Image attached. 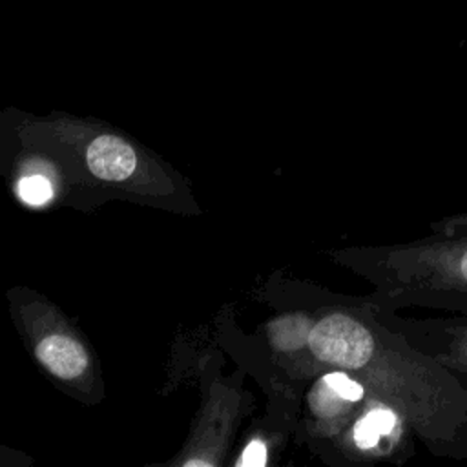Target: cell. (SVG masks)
Listing matches in <instances>:
<instances>
[{
  "label": "cell",
  "mask_w": 467,
  "mask_h": 467,
  "mask_svg": "<svg viewBox=\"0 0 467 467\" xmlns=\"http://www.w3.org/2000/svg\"><path fill=\"white\" fill-rule=\"evenodd\" d=\"M266 462V447L259 441V440H254L243 452L241 460H239V465H248V467H259V465H265Z\"/></svg>",
  "instance_id": "obj_10"
},
{
  "label": "cell",
  "mask_w": 467,
  "mask_h": 467,
  "mask_svg": "<svg viewBox=\"0 0 467 467\" xmlns=\"http://www.w3.org/2000/svg\"><path fill=\"white\" fill-rule=\"evenodd\" d=\"M308 345L319 361L345 368H365L379 352L372 332L345 314L317 321L308 332Z\"/></svg>",
  "instance_id": "obj_2"
},
{
  "label": "cell",
  "mask_w": 467,
  "mask_h": 467,
  "mask_svg": "<svg viewBox=\"0 0 467 467\" xmlns=\"http://www.w3.org/2000/svg\"><path fill=\"white\" fill-rule=\"evenodd\" d=\"M86 161L91 173L104 181H122L133 173L137 164L133 148L115 135L93 139L86 150Z\"/></svg>",
  "instance_id": "obj_4"
},
{
  "label": "cell",
  "mask_w": 467,
  "mask_h": 467,
  "mask_svg": "<svg viewBox=\"0 0 467 467\" xmlns=\"http://www.w3.org/2000/svg\"><path fill=\"white\" fill-rule=\"evenodd\" d=\"M310 403H312V409L317 414H321V416H336V414L343 412L347 403H350V401L341 398L325 379H321L314 387V390L310 394Z\"/></svg>",
  "instance_id": "obj_7"
},
{
  "label": "cell",
  "mask_w": 467,
  "mask_h": 467,
  "mask_svg": "<svg viewBox=\"0 0 467 467\" xmlns=\"http://www.w3.org/2000/svg\"><path fill=\"white\" fill-rule=\"evenodd\" d=\"M16 192L24 202L33 204V206L47 202L53 195L51 182L44 175H36V173L24 175L16 184Z\"/></svg>",
  "instance_id": "obj_8"
},
{
  "label": "cell",
  "mask_w": 467,
  "mask_h": 467,
  "mask_svg": "<svg viewBox=\"0 0 467 467\" xmlns=\"http://www.w3.org/2000/svg\"><path fill=\"white\" fill-rule=\"evenodd\" d=\"M341 398H345L347 401H359L363 398V387L359 383H356L354 379H350L347 374L343 372H330L323 378Z\"/></svg>",
  "instance_id": "obj_9"
},
{
  "label": "cell",
  "mask_w": 467,
  "mask_h": 467,
  "mask_svg": "<svg viewBox=\"0 0 467 467\" xmlns=\"http://www.w3.org/2000/svg\"><path fill=\"white\" fill-rule=\"evenodd\" d=\"M416 290L436 308L467 312V230L441 234L416 248Z\"/></svg>",
  "instance_id": "obj_1"
},
{
  "label": "cell",
  "mask_w": 467,
  "mask_h": 467,
  "mask_svg": "<svg viewBox=\"0 0 467 467\" xmlns=\"http://www.w3.org/2000/svg\"><path fill=\"white\" fill-rule=\"evenodd\" d=\"M398 425V416L389 407H376L368 410L354 425V441L359 449H372L379 436L390 434Z\"/></svg>",
  "instance_id": "obj_6"
},
{
  "label": "cell",
  "mask_w": 467,
  "mask_h": 467,
  "mask_svg": "<svg viewBox=\"0 0 467 467\" xmlns=\"http://www.w3.org/2000/svg\"><path fill=\"white\" fill-rule=\"evenodd\" d=\"M36 358L40 363L62 379L78 378L88 367V354L84 347L73 337L51 334L36 345Z\"/></svg>",
  "instance_id": "obj_5"
},
{
  "label": "cell",
  "mask_w": 467,
  "mask_h": 467,
  "mask_svg": "<svg viewBox=\"0 0 467 467\" xmlns=\"http://www.w3.org/2000/svg\"><path fill=\"white\" fill-rule=\"evenodd\" d=\"M421 352L441 363L467 390V312L425 323Z\"/></svg>",
  "instance_id": "obj_3"
}]
</instances>
